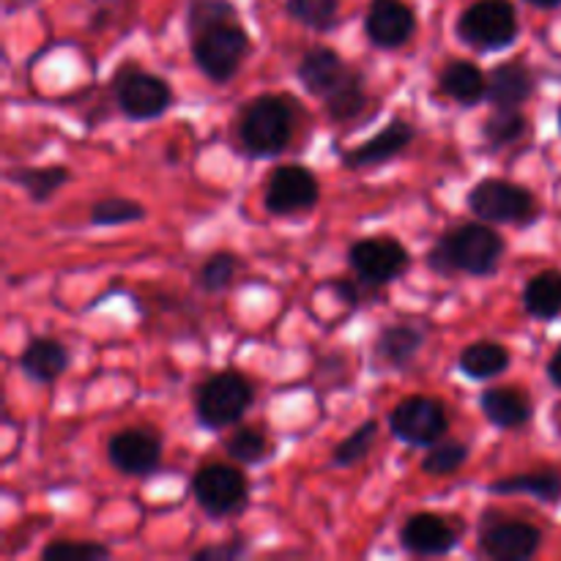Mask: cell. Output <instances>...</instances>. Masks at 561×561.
Returning <instances> with one entry per match:
<instances>
[{"label":"cell","mask_w":561,"mask_h":561,"mask_svg":"<svg viewBox=\"0 0 561 561\" xmlns=\"http://www.w3.org/2000/svg\"><path fill=\"white\" fill-rule=\"evenodd\" d=\"M247 53H250V36L236 20L219 22V25H211L192 36L195 66L214 85H225V82L233 80L236 71L244 64Z\"/></svg>","instance_id":"277c9868"},{"label":"cell","mask_w":561,"mask_h":561,"mask_svg":"<svg viewBox=\"0 0 561 561\" xmlns=\"http://www.w3.org/2000/svg\"><path fill=\"white\" fill-rule=\"evenodd\" d=\"M285 14L310 31H329L340 14V0H285Z\"/></svg>","instance_id":"f546056e"},{"label":"cell","mask_w":561,"mask_h":561,"mask_svg":"<svg viewBox=\"0 0 561 561\" xmlns=\"http://www.w3.org/2000/svg\"><path fill=\"white\" fill-rule=\"evenodd\" d=\"M225 453L241 466H257L268 458V442L263 433L252 431V427H241L225 444Z\"/></svg>","instance_id":"836d02e7"},{"label":"cell","mask_w":561,"mask_h":561,"mask_svg":"<svg viewBox=\"0 0 561 561\" xmlns=\"http://www.w3.org/2000/svg\"><path fill=\"white\" fill-rule=\"evenodd\" d=\"M438 91L460 107H477L488 93V75L471 60H453L438 75Z\"/></svg>","instance_id":"7402d4cb"},{"label":"cell","mask_w":561,"mask_h":561,"mask_svg":"<svg viewBox=\"0 0 561 561\" xmlns=\"http://www.w3.org/2000/svg\"><path fill=\"white\" fill-rule=\"evenodd\" d=\"M88 219L96 228H118V225H131L142 222L146 219V206L129 197H104L96 201L88 211Z\"/></svg>","instance_id":"f1b7e54d"},{"label":"cell","mask_w":561,"mask_h":561,"mask_svg":"<svg viewBox=\"0 0 561 561\" xmlns=\"http://www.w3.org/2000/svg\"><path fill=\"white\" fill-rule=\"evenodd\" d=\"M480 409L485 420L502 431H518V427L529 425L531 416H535V405L518 389H485L480 394Z\"/></svg>","instance_id":"ffe728a7"},{"label":"cell","mask_w":561,"mask_h":561,"mask_svg":"<svg viewBox=\"0 0 561 561\" xmlns=\"http://www.w3.org/2000/svg\"><path fill=\"white\" fill-rule=\"evenodd\" d=\"M548 378H551L553 387L561 389V348L551 356V362H548Z\"/></svg>","instance_id":"f35d334b"},{"label":"cell","mask_w":561,"mask_h":561,"mask_svg":"<svg viewBox=\"0 0 561 561\" xmlns=\"http://www.w3.org/2000/svg\"><path fill=\"white\" fill-rule=\"evenodd\" d=\"M236 272H239V257L233 252H214L197 272V285L206 294H219L233 283Z\"/></svg>","instance_id":"d6a6232c"},{"label":"cell","mask_w":561,"mask_h":561,"mask_svg":"<svg viewBox=\"0 0 561 561\" xmlns=\"http://www.w3.org/2000/svg\"><path fill=\"white\" fill-rule=\"evenodd\" d=\"M110 557V548L102 542H75L58 540L49 542L42 551L44 561H102Z\"/></svg>","instance_id":"d590c367"},{"label":"cell","mask_w":561,"mask_h":561,"mask_svg":"<svg viewBox=\"0 0 561 561\" xmlns=\"http://www.w3.org/2000/svg\"><path fill=\"white\" fill-rule=\"evenodd\" d=\"M422 343H425L422 329L411 327V323H394V327L383 329L376 343H373V359L378 362V367L409 370L414 356L420 354Z\"/></svg>","instance_id":"d6986e66"},{"label":"cell","mask_w":561,"mask_h":561,"mask_svg":"<svg viewBox=\"0 0 561 561\" xmlns=\"http://www.w3.org/2000/svg\"><path fill=\"white\" fill-rule=\"evenodd\" d=\"M321 197V184L316 173L305 164H283L268 179L263 192V208L272 217H294V214L312 211Z\"/></svg>","instance_id":"30bf717a"},{"label":"cell","mask_w":561,"mask_h":561,"mask_svg":"<svg viewBox=\"0 0 561 561\" xmlns=\"http://www.w3.org/2000/svg\"><path fill=\"white\" fill-rule=\"evenodd\" d=\"M513 354L504 348L502 343L493 340H477V343L466 345L458 356V370L471 381H491V378L502 376L510 370Z\"/></svg>","instance_id":"603a6c76"},{"label":"cell","mask_w":561,"mask_h":561,"mask_svg":"<svg viewBox=\"0 0 561 561\" xmlns=\"http://www.w3.org/2000/svg\"><path fill=\"white\" fill-rule=\"evenodd\" d=\"M192 499L211 520L239 515L250 502V482L233 466L208 463L192 477Z\"/></svg>","instance_id":"52a82bcc"},{"label":"cell","mask_w":561,"mask_h":561,"mask_svg":"<svg viewBox=\"0 0 561 561\" xmlns=\"http://www.w3.org/2000/svg\"><path fill=\"white\" fill-rule=\"evenodd\" d=\"M69 367V351L53 337H33L20 354V370L33 383H55Z\"/></svg>","instance_id":"44dd1931"},{"label":"cell","mask_w":561,"mask_h":561,"mask_svg":"<svg viewBox=\"0 0 561 561\" xmlns=\"http://www.w3.org/2000/svg\"><path fill=\"white\" fill-rule=\"evenodd\" d=\"M542 531L526 520L485 518L480 524V551L493 561H526L540 551Z\"/></svg>","instance_id":"4fadbf2b"},{"label":"cell","mask_w":561,"mask_h":561,"mask_svg":"<svg viewBox=\"0 0 561 561\" xmlns=\"http://www.w3.org/2000/svg\"><path fill=\"white\" fill-rule=\"evenodd\" d=\"M376 438H378V422L376 420L362 422V425L356 427L348 438H343V442L334 447L332 466H337V469H348V466L362 463V460L373 453V444H376Z\"/></svg>","instance_id":"4dcf8cb0"},{"label":"cell","mask_w":561,"mask_h":561,"mask_svg":"<svg viewBox=\"0 0 561 561\" xmlns=\"http://www.w3.org/2000/svg\"><path fill=\"white\" fill-rule=\"evenodd\" d=\"M329 290H332L340 301H345V305L359 307V288H356L351 279H332V283H329Z\"/></svg>","instance_id":"74e56055"},{"label":"cell","mask_w":561,"mask_h":561,"mask_svg":"<svg viewBox=\"0 0 561 561\" xmlns=\"http://www.w3.org/2000/svg\"><path fill=\"white\" fill-rule=\"evenodd\" d=\"M294 137V107L290 99L263 93L252 99L239 118L241 151L252 159L279 157Z\"/></svg>","instance_id":"7a4b0ae2"},{"label":"cell","mask_w":561,"mask_h":561,"mask_svg":"<svg viewBox=\"0 0 561 561\" xmlns=\"http://www.w3.org/2000/svg\"><path fill=\"white\" fill-rule=\"evenodd\" d=\"M455 33L480 53H496L518 38V14L510 0H477L458 16Z\"/></svg>","instance_id":"5b68a950"},{"label":"cell","mask_w":561,"mask_h":561,"mask_svg":"<svg viewBox=\"0 0 561 561\" xmlns=\"http://www.w3.org/2000/svg\"><path fill=\"white\" fill-rule=\"evenodd\" d=\"M466 203L482 222L496 225H531L540 214L535 195L507 179L477 181Z\"/></svg>","instance_id":"8992f818"},{"label":"cell","mask_w":561,"mask_h":561,"mask_svg":"<svg viewBox=\"0 0 561 561\" xmlns=\"http://www.w3.org/2000/svg\"><path fill=\"white\" fill-rule=\"evenodd\" d=\"M351 69H354V66L345 64V60L340 58L337 49L312 47L301 55L299 66H296V77H299L301 88H305L310 96H318L323 102V99L348 77Z\"/></svg>","instance_id":"e0dca14e"},{"label":"cell","mask_w":561,"mask_h":561,"mask_svg":"<svg viewBox=\"0 0 561 561\" xmlns=\"http://www.w3.org/2000/svg\"><path fill=\"white\" fill-rule=\"evenodd\" d=\"M255 400L250 378L236 370L217 373L197 387L195 394V420L203 431H228L239 425L241 416L250 411Z\"/></svg>","instance_id":"3957f363"},{"label":"cell","mask_w":561,"mask_h":561,"mask_svg":"<svg viewBox=\"0 0 561 561\" xmlns=\"http://www.w3.org/2000/svg\"><path fill=\"white\" fill-rule=\"evenodd\" d=\"M115 102L129 121H153L173 107V88L162 77L142 71L137 66H124L115 75Z\"/></svg>","instance_id":"9c48e42d"},{"label":"cell","mask_w":561,"mask_h":561,"mask_svg":"<svg viewBox=\"0 0 561 561\" xmlns=\"http://www.w3.org/2000/svg\"><path fill=\"white\" fill-rule=\"evenodd\" d=\"M411 140H414V126L405 118H392L376 137L365 140L354 151L343 153V168L365 170L387 164L389 159L400 157L411 146Z\"/></svg>","instance_id":"2e32d148"},{"label":"cell","mask_w":561,"mask_h":561,"mask_svg":"<svg viewBox=\"0 0 561 561\" xmlns=\"http://www.w3.org/2000/svg\"><path fill=\"white\" fill-rule=\"evenodd\" d=\"M107 460L115 471L124 477L157 474L162 463V436L151 427H126L107 442Z\"/></svg>","instance_id":"7c38bea8"},{"label":"cell","mask_w":561,"mask_h":561,"mask_svg":"<svg viewBox=\"0 0 561 561\" xmlns=\"http://www.w3.org/2000/svg\"><path fill=\"white\" fill-rule=\"evenodd\" d=\"M228 20H236V5L230 0H192L190 11H186V31L190 36H195V33Z\"/></svg>","instance_id":"e575fe53"},{"label":"cell","mask_w":561,"mask_h":561,"mask_svg":"<svg viewBox=\"0 0 561 561\" xmlns=\"http://www.w3.org/2000/svg\"><path fill=\"white\" fill-rule=\"evenodd\" d=\"M71 173L64 164H49V168H20L9 175L16 186L31 195V201L44 203L55 195L64 184H69Z\"/></svg>","instance_id":"4316f807"},{"label":"cell","mask_w":561,"mask_h":561,"mask_svg":"<svg viewBox=\"0 0 561 561\" xmlns=\"http://www.w3.org/2000/svg\"><path fill=\"white\" fill-rule=\"evenodd\" d=\"M370 104V96L365 91V77L359 69H351L348 77L323 99V110H327L329 121L334 124H348V121L359 118Z\"/></svg>","instance_id":"d4e9b609"},{"label":"cell","mask_w":561,"mask_h":561,"mask_svg":"<svg viewBox=\"0 0 561 561\" xmlns=\"http://www.w3.org/2000/svg\"><path fill=\"white\" fill-rule=\"evenodd\" d=\"M535 85V75L524 60H507V64L493 66L488 75L485 102H491L496 110H515L529 102Z\"/></svg>","instance_id":"ac0fdd59"},{"label":"cell","mask_w":561,"mask_h":561,"mask_svg":"<svg viewBox=\"0 0 561 561\" xmlns=\"http://www.w3.org/2000/svg\"><path fill=\"white\" fill-rule=\"evenodd\" d=\"M463 524H453L436 513H416L400 529V546L414 557H444L458 548Z\"/></svg>","instance_id":"5bb4252c"},{"label":"cell","mask_w":561,"mask_h":561,"mask_svg":"<svg viewBox=\"0 0 561 561\" xmlns=\"http://www.w3.org/2000/svg\"><path fill=\"white\" fill-rule=\"evenodd\" d=\"M416 33V14L403 0H373L365 16V36L378 49H398Z\"/></svg>","instance_id":"9a60e30c"},{"label":"cell","mask_w":561,"mask_h":561,"mask_svg":"<svg viewBox=\"0 0 561 561\" xmlns=\"http://www.w3.org/2000/svg\"><path fill=\"white\" fill-rule=\"evenodd\" d=\"M496 496H531L537 502L557 504L561 499V474L557 469L531 471V474H515L507 480L491 482L488 488Z\"/></svg>","instance_id":"cb8c5ba5"},{"label":"cell","mask_w":561,"mask_h":561,"mask_svg":"<svg viewBox=\"0 0 561 561\" xmlns=\"http://www.w3.org/2000/svg\"><path fill=\"white\" fill-rule=\"evenodd\" d=\"M524 310L535 321H553L561 316V272H540L524 288Z\"/></svg>","instance_id":"484cf974"},{"label":"cell","mask_w":561,"mask_h":561,"mask_svg":"<svg viewBox=\"0 0 561 561\" xmlns=\"http://www.w3.org/2000/svg\"><path fill=\"white\" fill-rule=\"evenodd\" d=\"M348 266L367 285H389L403 277L411 266V255L398 239L378 236L351 244Z\"/></svg>","instance_id":"8fae6325"},{"label":"cell","mask_w":561,"mask_h":561,"mask_svg":"<svg viewBox=\"0 0 561 561\" xmlns=\"http://www.w3.org/2000/svg\"><path fill=\"white\" fill-rule=\"evenodd\" d=\"M389 431L409 447H433L442 442L449 431L447 405L436 398L414 394L405 398L389 411Z\"/></svg>","instance_id":"ba28073f"},{"label":"cell","mask_w":561,"mask_h":561,"mask_svg":"<svg viewBox=\"0 0 561 561\" xmlns=\"http://www.w3.org/2000/svg\"><path fill=\"white\" fill-rule=\"evenodd\" d=\"M529 129V118L520 113L518 107L515 110H496L491 118L482 124V140L491 151H499V148H507L513 142H518L520 137L526 135Z\"/></svg>","instance_id":"83f0119b"},{"label":"cell","mask_w":561,"mask_h":561,"mask_svg":"<svg viewBox=\"0 0 561 561\" xmlns=\"http://www.w3.org/2000/svg\"><path fill=\"white\" fill-rule=\"evenodd\" d=\"M469 460V447L460 442H438L422 460V471L431 477H453Z\"/></svg>","instance_id":"1f68e13d"},{"label":"cell","mask_w":561,"mask_h":561,"mask_svg":"<svg viewBox=\"0 0 561 561\" xmlns=\"http://www.w3.org/2000/svg\"><path fill=\"white\" fill-rule=\"evenodd\" d=\"M526 3L537 5V9H559L561 0H526Z\"/></svg>","instance_id":"ab89813d"},{"label":"cell","mask_w":561,"mask_h":561,"mask_svg":"<svg viewBox=\"0 0 561 561\" xmlns=\"http://www.w3.org/2000/svg\"><path fill=\"white\" fill-rule=\"evenodd\" d=\"M247 551H250V546H247L244 537H233V540H228L225 546L201 548V551L192 553V559L195 561H236V559L247 557Z\"/></svg>","instance_id":"8d00e7d4"},{"label":"cell","mask_w":561,"mask_h":561,"mask_svg":"<svg viewBox=\"0 0 561 561\" xmlns=\"http://www.w3.org/2000/svg\"><path fill=\"white\" fill-rule=\"evenodd\" d=\"M504 255V239L485 222H463L447 230L427 252V266L442 277H491Z\"/></svg>","instance_id":"6da1fadb"},{"label":"cell","mask_w":561,"mask_h":561,"mask_svg":"<svg viewBox=\"0 0 561 561\" xmlns=\"http://www.w3.org/2000/svg\"><path fill=\"white\" fill-rule=\"evenodd\" d=\"M559 129H561V107H559Z\"/></svg>","instance_id":"60d3db41"}]
</instances>
